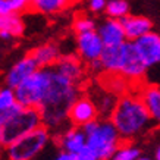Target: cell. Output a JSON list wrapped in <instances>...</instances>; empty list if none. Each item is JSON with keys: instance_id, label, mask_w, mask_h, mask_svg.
Segmentation results:
<instances>
[{"instance_id": "obj_30", "label": "cell", "mask_w": 160, "mask_h": 160, "mask_svg": "<svg viewBox=\"0 0 160 160\" xmlns=\"http://www.w3.org/2000/svg\"><path fill=\"white\" fill-rule=\"evenodd\" d=\"M50 160H72V154H68V153H65V151L59 150Z\"/></svg>"}, {"instance_id": "obj_26", "label": "cell", "mask_w": 160, "mask_h": 160, "mask_svg": "<svg viewBox=\"0 0 160 160\" xmlns=\"http://www.w3.org/2000/svg\"><path fill=\"white\" fill-rule=\"evenodd\" d=\"M21 109H22V106H21L19 103H15L13 106L8 107V109H5V110H0V123H2V125L6 123V122L9 121V119H12Z\"/></svg>"}, {"instance_id": "obj_22", "label": "cell", "mask_w": 160, "mask_h": 160, "mask_svg": "<svg viewBox=\"0 0 160 160\" xmlns=\"http://www.w3.org/2000/svg\"><path fill=\"white\" fill-rule=\"evenodd\" d=\"M116 102L118 100H115L113 96L104 92L102 97L98 98V102H92V103H94L96 107H97L98 115H102V116H109V115L112 113V110H113L115 104H116Z\"/></svg>"}, {"instance_id": "obj_7", "label": "cell", "mask_w": 160, "mask_h": 160, "mask_svg": "<svg viewBox=\"0 0 160 160\" xmlns=\"http://www.w3.org/2000/svg\"><path fill=\"white\" fill-rule=\"evenodd\" d=\"M147 65L142 60L140 52L137 49L134 41H123L122 43V56H121V65L119 71L122 77L128 79H141L147 72Z\"/></svg>"}, {"instance_id": "obj_33", "label": "cell", "mask_w": 160, "mask_h": 160, "mask_svg": "<svg viewBox=\"0 0 160 160\" xmlns=\"http://www.w3.org/2000/svg\"><path fill=\"white\" fill-rule=\"evenodd\" d=\"M137 160H151V159H150V157H141V156H140Z\"/></svg>"}, {"instance_id": "obj_24", "label": "cell", "mask_w": 160, "mask_h": 160, "mask_svg": "<svg viewBox=\"0 0 160 160\" xmlns=\"http://www.w3.org/2000/svg\"><path fill=\"white\" fill-rule=\"evenodd\" d=\"M15 103H16V98H15L13 90L9 87L0 88V110H5L8 107L13 106Z\"/></svg>"}, {"instance_id": "obj_11", "label": "cell", "mask_w": 160, "mask_h": 160, "mask_svg": "<svg viewBox=\"0 0 160 160\" xmlns=\"http://www.w3.org/2000/svg\"><path fill=\"white\" fill-rule=\"evenodd\" d=\"M103 41L100 35L96 31H88L78 34V52L79 56L88 62H92L100 58V53L103 50Z\"/></svg>"}, {"instance_id": "obj_10", "label": "cell", "mask_w": 160, "mask_h": 160, "mask_svg": "<svg viewBox=\"0 0 160 160\" xmlns=\"http://www.w3.org/2000/svg\"><path fill=\"white\" fill-rule=\"evenodd\" d=\"M56 137H58L56 142H58L59 148L68 154H78L79 151H82L85 148L87 137L82 132L81 126L68 128L66 131H63L62 134H59Z\"/></svg>"}, {"instance_id": "obj_14", "label": "cell", "mask_w": 160, "mask_h": 160, "mask_svg": "<svg viewBox=\"0 0 160 160\" xmlns=\"http://www.w3.org/2000/svg\"><path fill=\"white\" fill-rule=\"evenodd\" d=\"M53 68L60 75L71 79L75 84H79L81 79H82V66H81L79 60L77 58H73V56L59 58V60L53 65Z\"/></svg>"}, {"instance_id": "obj_16", "label": "cell", "mask_w": 160, "mask_h": 160, "mask_svg": "<svg viewBox=\"0 0 160 160\" xmlns=\"http://www.w3.org/2000/svg\"><path fill=\"white\" fill-rule=\"evenodd\" d=\"M141 102L144 103L151 121L160 123V87H147L141 92Z\"/></svg>"}, {"instance_id": "obj_9", "label": "cell", "mask_w": 160, "mask_h": 160, "mask_svg": "<svg viewBox=\"0 0 160 160\" xmlns=\"http://www.w3.org/2000/svg\"><path fill=\"white\" fill-rule=\"evenodd\" d=\"M134 43H135L142 60L146 62L147 68L160 63V35L159 34L147 32L142 37L137 38Z\"/></svg>"}, {"instance_id": "obj_3", "label": "cell", "mask_w": 160, "mask_h": 160, "mask_svg": "<svg viewBox=\"0 0 160 160\" xmlns=\"http://www.w3.org/2000/svg\"><path fill=\"white\" fill-rule=\"evenodd\" d=\"M50 140L52 132L41 125L6 146V157L8 160H34L47 148Z\"/></svg>"}, {"instance_id": "obj_8", "label": "cell", "mask_w": 160, "mask_h": 160, "mask_svg": "<svg viewBox=\"0 0 160 160\" xmlns=\"http://www.w3.org/2000/svg\"><path fill=\"white\" fill-rule=\"evenodd\" d=\"M69 122L75 126H82L90 121L98 119V112L96 104L92 103L91 98L88 97H79L72 103L68 113Z\"/></svg>"}, {"instance_id": "obj_29", "label": "cell", "mask_w": 160, "mask_h": 160, "mask_svg": "<svg viewBox=\"0 0 160 160\" xmlns=\"http://www.w3.org/2000/svg\"><path fill=\"white\" fill-rule=\"evenodd\" d=\"M13 13L10 0H0V15H9Z\"/></svg>"}, {"instance_id": "obj_1", "label": "cell", "mask_w": 160, "mask_h": 160, "mask_svg": "<svg viewBox=\"0 0 160 160\" xmlns=\"http://www.w3.org/2000/svg\"><path fill=\"white\" fill-rule=\"evenodd\" d=\"M78 97H79L78 84L65 78L53 66H50L49 85L43 102L38 106L43 126H46L52 132L59 129V126L66 125L69 122V109Z\"/></svg>"}, {"instance_id": "obj_28", "label": "cell", "mask_w": 160, "mask_h": 160, "mask_svg": "<svg viewBox=\"0 0 160 160\" xmlns=\"http://www.w3.org/2000/svg\"><path fill=\"white\" fill-rule=\"evenodd\" d=\"M72 160H97V159H96L87 148H84V150L79 151L78 154H72Z\"/></svg>"}, {"instance_id": "obj_17", "label": "cell", "mask_w": 160, "mask_h": 160, "mask_svg": "<svg viewBox=\"0 0 160 160\" xmlns=\"http://www.w3.org/2000/svg\"><path fill=\"white\" fill-rule=\"evenodd\" d=\"M121 56H122V44L119 46H104L100 53V63L102 68L107 72L118 73L119 65H121Z\"/></svg>"}, {"instance_id": "obj_25", "label": "cell", "mask_w": 160, "mask_h": 160, "mask_svg": "<svg viewBox=\"0 0 160 160\" xmlns=\"http://www.w3.org/2000/svg\"><path fill=\"white\" fill-rule=\"evenodd\" d=\"M96 25L94 22L87 18H78L75 21V29H77L78 34H82V32H88V31H94Z\"/></svg>"}, {"instance_id": "obj_6", "label": "cell", "mask_w": 160, "mask_h": 160, "mask_svg": "<svg viewBox=\"0 0 160 160\" xmlns=\"http://www.w3.org/2000/svg\"><path fill=\"white\" fill-rule=\"evenodd\" d=\"M43 125L41 115L37 107H22L12 119L2 125V137L0 144L9 146L25 134L34 131L35 128Z\"/></svg>"}, {"instance_id": "obj_31", "label": "cell", "mask_w": 160, "mask_h": 160, "mask_svg": "<svg viewBox=\"0 0 160 160\" xmlns=\"http://www.w3.org/2000/svg\"><path fill=\"white\" fill-rule=\"evenodd\" d=\"M106 2L104 0H91V9L92 10H100L104 8Z\"/></svg>"}, {"instance_id": "obj_21", "label": "cell", "mask_w": 160, "mask_h": 160, "mask_svg": "<svg viewBox=\"0 0 160 160\" xmlns=\"http://www.w3.org/2000/svg\"><path fill=\"white\" fill-rule=\"evenodd\" d=\"M140 156L141 153L135 146H131L128 141H122V144L113 153L110 160H137Z\"/></svg>"}, {"instance_id": "obj_34", "label": "cell", "mask_w": 160, "mask_h": 160, "mask_svg": "<svg viewBox=\"0 0 160 160\" xmlns=\"http://www.w3.org/2000/svg\"><path fill=\"white\" fill-rule=\"evenodd\" d=\"M0 137H2V123H0Z\"/></svg>"}, {"instance_id": "obj_12", "label": "cell", "mask_w": 160, "mask_h": 160, "mask_svg": "<svg viewBox=\"0 0 160 160\" xmlns=\"http://www.w3.org/2000/svg\"><path fill=\"white\" fill-rule=\"evenodd\" d=\"M37 69H38V66H37L35 60L32 59V56H31V54L25 56V58L21 59L16 65H13V66H12V69L8 72L6 79H5V81H6V87H9V88H12V90H15V88L18 87V85H19L24 79H27L29 75H32Z\"/></svg>"}, {"instance_id": "obj_5", "label": "cell", "mask_w": 160, "mask_h": 160, "mask_svg": "<svg viewBox=\"0 0 160 160\" xmlns=\"http://www.w3.org/2000/svg\"><path fill=\"white\" fill-rule=\"evenodd\" d=\"M50 79V66L38 68L13 90L16 103L22 107H37L41 104Z\"/></svg>"}, {"instance_id": "obj_13", "label": "cell", "mask_w": 160, "mask_h": 160, "mask_svg": "<svg viewBox=\"0 0 160 160\" xmlns=\"http://www.w3.org/2000/svg\"><path fill=\"white\" fill-rule=\"evenodd\" d=\"M123 32H125V38L129 41H135L137 38L142 37L144 34L150 32L151 22L147 18H141V16H122L119 18Z\"/></svg>"}, {"instance_id": "obj_27", "label": "cell", "mask_w": 160, "mask_h": 160, "mask_svg": "<svg viewBox=\"0 0 160 160\" xmlns=\"http://www.w3.org/2000/svg\"><path fill=\"white\" fill-rule=\"evenodd\" d=\"M10 5H12L13 12L16 13V12H19V10L28 9L29 0H10Z\"/></svg>"}, {"instance_id": "obj_20", "label": "cell", "mask_w": 160, "mask_h": 160, "mask_svg": "<svg viewBox=\"0 0 160 160\" xmlns=\"http://www.w3.org/2000/svg\"><path fill=\"white\" fill-rule=\"evenodd\" d=\"M0 32H8L10 37H18L24 32V22L15 12L0 15Z\"/></svg>"}, {"instance_id": "obj_19", "label": "cell", "mask_w": 160, "mask_h": 160, "mask_svg": "<svg viewBox=\"0 0 160 160\" xmlns=\"http://www.w3.org/2000/svg\"><path fill=\"white\" fill-rule=\"evenodd\" d=\"M72 0H29L28 9L41 13H56L69 6Z\"/></svg>"}, {"instance_id": "obj_18", "label": "cell", "mask_w": 160, "mask_h": 160, "mask_svg": "<svg viewBox=\"0 0 160 160\" xmlns=\"http://www.w3.org/2000/svg\"><path fill=\"white\" fill-rule=\"evenodd\" d=\"M31 56L35 60L38 68H47V66H53L58 62L60 58V53L54 44H44L38 49H35L31 53Z\"/></svg>"}, {"instance_id": "obj_15", "label": "cell", "mask_w": 160, "mask_h": 160, "mask_svg": "<svg viewBox=\"0 0 160 160\" xmlns=\"http://www.w3.org/2000/svg\"><path fill=\"white\" fill-rule=\"evenodd\" d=\"M97 34L102 38L103 46H119L126 40L119 21H107Z\"/></svg>"}, {"instance_id": "obj_32", "label": "cell", "mask_w": 160, "mask_h": 160, "mask_svg": "<svg viewBox=\"0 0 160 160\" xmlns=\"http://www.w3.org/2000/svg\"><path fill=\"white\" fill-rule=\"evenodd\" d=\"M154 160H160V146L157 147V150H156V154H154Z\"/></svg>"}, {"instance_id": "obj_23", "label": "cell", "mask_w": 160, "mask_h": 160, "mask_svg": "<svg viewBox=\"0 0 160 160\" xmlns=\"http://www.w3.org/2000/svg\"><path fill=\"white\" fill-rule=\"evenodd\" d=\"M128 3L125 0H112L107 5V13L113 18H122L128 13Z\"/></svg>"}, {"instance_id": "obj_2", "label": "cell", "mask_w": 160, "mask_h": 160, "mask_svg": "<svg viewBox=\"0 0 160 160\" xmlns=\"http://www.w3.org/2000/svg\"><path fill=\"white\" fill-rule=\"evenodd\" d=\"M110 122L115 125L121 140L129 142V140L144 134L153 121L140 97L123 96L113 107Z\"/></svg>"}, {"instance_id": "obj_4", "label": "cell", "mask_w": 160, "mask_h": 160, "mask_svg": "<svg viewBox=\"0 0 160 160\" xmlns=\"http://www.w3.org/2000/svg\"><path fill=\"white\" fill-rule=\"evenodd\" d=\"M121 144L122 140L115 125L109 119H103L98 122L97 128L87 135L85 148L97 160H110Z\"/></svg>"}]
</instances>
